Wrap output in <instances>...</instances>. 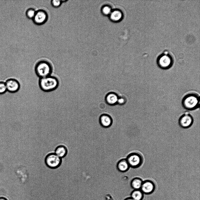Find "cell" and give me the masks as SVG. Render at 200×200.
<instances>
[{"label": "cell", "mask_w": 200, "mask_h": 200, "mask_svg": "<svg viewBox=\"0 0 200 200\" xmlns=\"http://www.w3.org/2000/svg\"><path fill=\"white\" fill-rule=\"evenodd\" d=\"M48 16L46 12L43 10H39L36 12L33 18L34 22L38 25H41L47 20Z\"/></svg>", "instance_id": "obj_10"}, {"label": "cell", "mask_w": 200, "mask_h": 200, "mask_svg": "<svg viewBox=\"0 0 200 200\" xmlns=\"http://www.w3.org/2000/svg\"><path fill=\"white\" fill-rule=\"evenodd\" d=\"M118 98L116 94L113 93H110L106 97V101L110 105H114L117 103Z\"/></svg>", "instance_id": "obj_13"}, {"label": "cell", "mask_w": 200, "mask_h": 200, "mask_svg": "<svg viewBox=\"0 0 200 200\" xmlns=\"http://www.w3.org/2000/svg\"><path fill=\"white\" fill-rule=\"evenodd\" d=\"M45 163L48 167L51 169H55L60 165L61 159L55 153H51L46 156L45 159Z\"/></svg>", "instance_id": "obj_6"}, {"label": "cell", "mask_w": 200, "mask_h": 200, "mask_svg": "<svg viewBox=\"0 0 200 200\" xmlns=\"http://www.w3.org/2000/svg\"><path fill=\"white\" fill-rule=\"evenodd\" d=\"M68 152L66 148L64 146L60 145L56 148L55 153L61 158L65 157Z\"/></svg>", "instance_id": "obj_14"}, {"label": "cell", "mask_w": 200, "mask_h": 200, "mask_svg": "<svg viewBox=\"0 0 200 200\" xmlns=\"http://www.w3.org/2000/svg\"><path fill=\"white\" fill-rule=\"evenodd\" d=\"M0 200H7L6 199L3 197L0 198Z\"/></svg>", "instance_id": "obj_24"}, {"label": "cell", "mask_w": 200, "mask_h": 200, "mask_svg": "<svg viewBox=\"0 0 200 200\" xmlns=\"http://www.w3.org/2000/svg\"><path fill=\"white\" fill-rule=\"evenodd\" d=\"M124 200H134L132 199L131 197H129L126 198Z\"/></svg>", "instance_id": "obj_23"}, {"label": "cell", "mask_w": 200, "mask_h": 200, "mask_svg": "<svg viewBox=\"0 0 200 200\" xmlns=\"http://www.w3.org/2000/svg\"><path fill=\"white\" fill-rule=\"evenodd\" d=\"M174 62V58L172 53L165 50L158 57L157 64L160 69L166 70L170 68Z\"/></svg>", "instance_id": "obj_3"}, {"label": "cell", "mask_w": 200, "mask_h": 200, "mask_svg": "<svg viewBox=\"0 0 200 200\" xmlns=\"http://www.w3.org/2000/svg\"><path fill=\"white\" fill-rule=\"evenodd\" d=\"M116 166L117 170L121 172L127 171L130 167L126 158L120 160L117 162Z\"/></svg>", "instance_id": "obj_12"}, {"label": "cell", "mask_w": 200, "mask_h": 200, "mask_svg": "<svg viewBox=\"0 0 200 200\" xmlns=\"http://www.w3.org/2000/svg\"><path fill=\"white\" fill-rule=\"evenodd\" d=\"M130 197L134 200H142L144 194L140 189L133 190L131 193Z\"/></svg>", "instance_id": "obj_16"}, {"label": "cell", "mask_w": 200, "mask_h": 200, "mask_svg": "<svg viewBox=\"0 0 200 200\" xmlns=\"http://www.w3.org/2000/svg\"><path fill=\"white\" fill-rule=\"evenodd\" d=\"M155 188V185L154 182L147 180L143 181L140 189L144 194H150L154 192Z\"/></svg>", "instance_id": "obj_8"}, {"label": "cell", "mask_w": 200, "mask_h": 200, "mask_svg": "<svg viewBox=\"0 0 200 200\" xmlns=\"http://www.w3.org/2000/svg\"><path fill=\"white\" fill-rule=\"evenodd\" d=\"M7 88L5 83L3 82H0V94H2L5 93Z\"/></svg>", "instance_id": "obj_19"}, {"label": "cell", "mask_w": 200, "mask_h": 200, "mask_svg": "<svg viewBox=\"0 0 200 200\" xmlns=\"http://www.w3.org/2000/svg\"><path fill=\"white\" fill-rule=\"evenodd\" d=\"M194 119L192 116L188 113H185L182 115L178 119V124L182 128L186 129L190 127L193 123Z\"/></svg>", "instance_id": "obj_7"}, {"label": "cell", "mask_w": 200, "mask_h": 200, "mask_svg": "<svg viewBox=\"0 0 200 200\" xmlns=\"http://www.w3.org/2000/svg\"><path fill=\"white\" fill-rule=\"evenodd\" d=\"M126 100L123 97L118 98L117 103L118 104L122 105L125 103Z\"/></svg>", "instance_id": "obj_22"}, {"label": "cell", "mask_w": 200, "mask_h": 200, "mask_svg": "<svg viewBox=\"0 0 200 200\" xmlns=\"http://www.w3.org/2000/svg\"><path fill=\"white\" fill-rule=\"evenodd\" d=\"M39 87L42 91L49 92L56 89L59 85V81L55 76L51 75L40 78L39 81Z\"/></svg>", "instance_id": "obj_1"}, {"label": "cell", "mask_w": 200, "mask_h": 200, "mask_svg": "<svg viewBox=\"0 0 200 200\" xmlns=\"http://www.w3.org/2000/svg\"><path fill=\"white\" fill-rule=\"evenodd\" d=\"M143 181L140 177H136L133 179L130 182V185L134 190L140 189Z\"/></svg>", "instance_id": "obj_15"}, {"label": "cell", "mask_w": 200, "mask_h": 200, "mask_svg": "<svg viewBox=\"0 0 200 200\" xmlns=\"http://www.w3.org/2000/svg\"><path fill=\"white\" fill-rule=\"evenodd\" d=\"M52 71V68L51 65L46 61H40L35 66V73L40 78L51 75Z\"/></svg>", "instance_id": "obj_4"}, {"label": "cell", "mask_w": 200, "mask_h": 200, "mask_svg": "<svg viewBox=\"0 0 200 200\" xmlns=\"http://www.w3.org/2000/svg\"><path fill=\"white\" fill-rule=\"evenodd\" d=\"M130 166L133 168L140 167L143 162V158L139 153L134 152L130 153L126 158Z\"/></svg>", "instance_id": "obj_5"}, {"label": "cell", "mask_w": 200, "mask_h": 200, "mask_svg": "<svg viewBox=\"0 0 200 200\" xmlns=\"http://www.w3.org/2000/svg\"><path fill=\"white\" fill-rule=\"evenodd\" d=\"M62 3L61 0H53L51 1L52 5L55 7H59Z\"/></svg>", "instance_id": "obj_20"}, {"label": "cell", "mask_w": 200, "mask_h": 200, "mask_svg": "<svg viewBox=\"0 0 200 200\" xmlns=\"http://www.w3.org/2000/svg\"><path fill=\"white\" fill-rule=\"evenodd\" d=\"M7 90L11 93H15L20 89V85L19 82L16 80L11 78L7 80L5 82Z\"/></svg>", "instance_id": "obj_9"}, {"label": "cell", "mask_w": 200, "mask_h": 200, "mask_svg": "<svg viewBox=\"0 0 200 200\" xmlns=\"http://www.w3.org/2000/svg\"><path fill=\"white\" fill-rule=\"evenodd\" d=\"M199 96L194 93H190L186 95L182 101L183 107L189 110H194L199 107Z\"/></svg>", "instance_id": "obj_2"}, {"label": "cell", "mask_w": 200, "mask_h": 200, "mask_svg": "<svg viewBox=\"0 0 200 200\" xmlns=\"http://www.w3.org/2000/svg\"><path fill=\"white\" fill-rule=\"evenodd\" d=\"M101 125L104 128H107L110 127L112 123V119L109 115L104 114L101 116L99 119Z\"/></svg>", "instance_id": "obj_11"}, {"label": "cell", "mask_w": 200, "mask_h": 200, "mask_svg": "<svg viewBox=\"0 0 200 200\" xmlns=\"http://www.w3.org/2000/svg\"><path fill=\"white\" fill-rule=\"evenodd\" d=\"M36 12L35 10L33 8H29L26 12V16L29 19H33L35 15Z\"/></svg>", "instance_id": "obj_18"}, {"label": "cell", "mask_w": 200, "mask_h": 200, "mask_svg": "<svg viewBox=\"0 0 200 200\" xmlns=\"http://www.w3.org/2000/svg\"><path fill=\"white\" fill-rule=\"evenodd\" d=\"M110 15V18L113 21H118L122 17V13L118 10H114L111 11Z\"/></svg>", "instance_id": "obj_17"}, {"label": "cell", "mask_w": 200, "mask_h": 200, "mask_svg": "<svg viewBox=\"0 0 200 200\" xmlns=\"http://www.w3.org/2000/svg\"><path fill=\"white\" fill-rule=\"evenodd\" d=\"M103 13L106 15L110 14L111 12V8L107 6H105L102 9Z\"/></svg>", "instance_id": "obj_21"}]
</instances>
